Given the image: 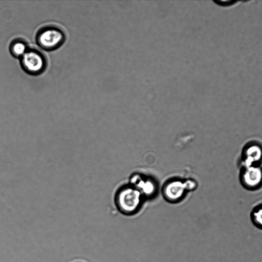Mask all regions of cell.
Masks as SVG:
<instances>
[{"instance_id":"6da1fadb","label":"cell","mask_w":262,"mask_h":262,"mask_svg":"<svg viewBox=\"0 0 262 262\" xmlns=\"http://www.w3.org/2000/svg\"><path fill=\"white\" fill-rule=\"evenodd\" d=\"M116 204L122 213L126 215L135 214L141 206V193L134 187L122 188L116 194Z\"/></svg>"},{"instance_id":"7a4b0ae2","label":"cell","mask_w":262,"mask_h":262,"mask_svg":"<svg viewBox=\"0 0 262 262\" xmlns=\"http://www.w3.org/2000/svg\"><path fill=\"white\" fill-rule=\"evenodd\" d=\"M65 36L60 29L54 26H48L40 29L36 40L39 46L47 50L56 49L64 42Z\"/></svg>"},{"instance_id":"3957f363","label":"cell","mask_w":262,"mask_h":262,"mask_svg":"<svg viewBox=\"0 0 262 262\" xmlns=\"http://www.w3.org/2000/svg\"><path fill=\"white\" fill-rule=\"evenodd\" d=\"M21 64L26 72L36 75L44 71L47 62L45 57L41 52L36 49H29L21 57Z\"/></svg>"},{"instance_id":"277c9868","label":"cell","mask_w":262,"mask_h":262,"mask_svg":"<svg viewBox=\"0 0 262 262\" xmlns=\"http://www.w3.org/2000/svg\"><path fill=\"white\" fill-rule=\"evenodd\" d=\"M242 186L249 190L262 188V165L242 166L239 173Z\"/></svg>"},{"instance_id":"5b68a950","label":"cell","mask_w":262,"mask_h":262,"mask_svg":"<svg viewBox=\"0 0 262 262\" xmlns=\"http://www.w3.org/2000/svg\"><path fill=\"white\" fill-rule=\"evenodd\" d=\"M242 167L261 165L262 163V143L253 140L244 146L241 156Z\"/></svg>"},{"instance_id":"8992f818","label":"cell","mask_w":262,"mask_h":262,"mask_svg":"<svg viewBox=\"0 0 262 262\" xmlns=\"http://www.w3.org/2000/svg\"><path fill=\"white\" fill-rule=\"evenodd\" d=\"M191 184L188 181L185 183L178 180L171 181L164 188V196L168 201L176 202L182 197L185 189L191 188L189 186Z\"/></svg>"},{"instance_id":"52a82bcc","label":"cell","mask_w":262,"mask_h":262,"mask_svg":"<svg viewBox=\"0 0 262 262\" xmlns=\"http://www.w3.org/2000/svg\"><path fill=\"white\" fill-rule=\"evenodd\" d=\"M134 187L138 189L140 192L145 195H150L153 193L155 187L153 183L149 180L141 179L138 176H135L132 180Z\"/></svg>"},{"instance_id":"ba28073f","label":"cell","mask_w":262,"mask_h":262,"mask_svg":"<svg viewBox=\"0 0 262 262\" xmlns=\"http://www.w3.org/2000/svg\"><path fill=\"white\" fill-rule=\"evenodd\" d=\"M28 49L26 42L21 39L13 41L10 46L11 53L16 57L21 58Z\"/></svg>"},{"instance_id":"9c48e42d","label":"cell","mask_w":262,"mask_h":262,"mask_svg":"<svg viewBox=\"0 0 262 262\" xmlns=\"http://www.w3.org/2000/svg\"><path fill=\"white\" fill-rule=\"evenodd\" d=\"M251 219L254 225L262 230V204L254 208L251 213Z\"/></svg>"}]
</instances>
